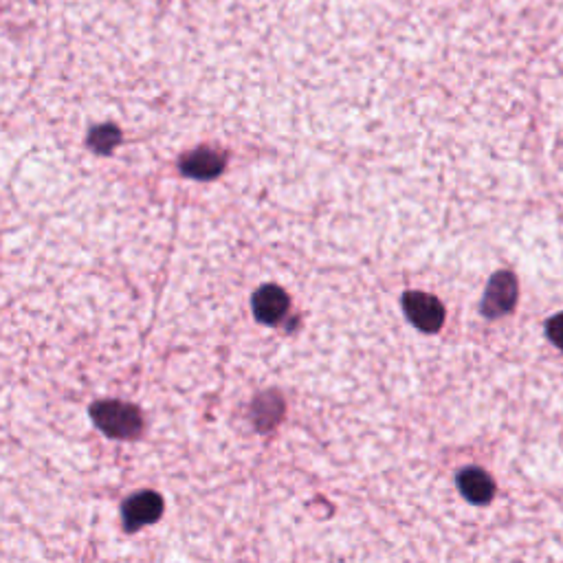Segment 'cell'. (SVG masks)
I'll use <instances>...</instances> for the list:
<instances>
[{
    "label": "cell",
    "instance_id": "9",
    "mask_svg": "<svg viewBox=\"0 0 563 563\" xmlns=\"http://www.w3.org/2000/svg\"><path fill=\"white\" fill-rule=\"evenodd\" d=\"M546 335H548V339L553 341V344H555L559 350H563V313L555 315V317L550 319V322L546 324Z\"/></svg>",
    "mask_w": 563,
    "mask_h": 563
},
{
    "label": "cell",
    "instance_id": "1",
    "mask_svg": "<svg viewBox=\"0 0 563 563\" xmlns=\"http://www.w3.org/2000/svg\"><path fill=\"white\" fill-rule=\"evenodd\" d=\"M93 423L102 429L108 438L132 440L143 432V416L139 407L124 401H99L91 405Z\"/></svg>",
    "mask_w": 563,
    "mask_h": 563
},
{
    "label": "cell",
    "instance_id": "7",
    "mask_svg": "<svg viewBox=\"0 0 563 563\" xmlns=\"http://www.w3.org/2000/svg\"><path fill=\"white\" fill-rule=\"evenodd\" d=\"M225 159L220 157L218 152L212 150H196L192 154H187L181 163L183 174L192 176V179H216V176L223 172Z\"/></svg>",
    "mask_w": 563,
    "mask_h": 563
},
{
    "label": "cell",
    "instance_id": "4",
    "mask_svg": "<svg viewBox=\"0 0 563 563\" xmlns=\"http://www.w3.org/2000/svg\"><path fill=\"white\" fill-rule=\"evenodd\" d=\"M163 515V498L154 491H139L121 506L124 528L128 533H135L139 528L159 522Z\"/></svg>",
    "mask_w": 563,
    "mask_h": 563
},
{
    "label": "cell",
    "instance_id": "3",
    "mask_svg": "<svg viewBox=\"0 0 563 563\" xmlns=\"http://www.w3.org/2000/svg\"><path fill=\"white\" fill-rule=\"evenodd\" d=\"M517 304V278L511 271L495 273L482 300V313L489 319L509 315Z\"/></svg>",
    "mask_w": 563,
    "mask_h": 563
},
{
    "label": "cell",
    "instance_id": "8",
    "mask_svg": "<svg viewBox=\"0 0 563 563\" xmlns=\"http://www.w3.org/2000/svg\"><path fill=\"white\" fill-rule=\"evenodd\" d=\"M282 414H284V403L278 392H267L262 394L260 399L253 401V423H256L262 432H267V429L278 425Z\"/></svg>",
    "mask_w": 563,
    "mask_h": 563
},
{
    "label": "cell",
    "instance_id": "6",
    "mask_svg": "<svg viewBox=\"0 0 563 563\" xmlns=\"http://www.w3.org/2000/svg\"><path fill=\"white\" fill-rule=\"evenodd\" d=\"M458 487L460 493L465 495V500L471 504H489L495 495V484L491 480L489 473H484L482 469H465L458 476Z\"/></svg>",
    "mask_w": 563,
    "mask_h": 563
},
{
    "label": "cell",
    "instance_id": "2",
    "mask_svg": "<svg viewBox=\"0 0 563 563\" xmlns=\"http://www.w3.org/2000/svg\"><path fill=\"white\" fill-rule=\"evenodd\" d=\"M403 308L410 322L423 333H438L445 324V308L434 295L410 291L403 297Z\"/></svg>",
    "mask_w": 563,
    "mask_h": 563
},
{
    "label": "cell",
    "instance_id": "5",
    "mask_svg": "<svg viewBox=\"0 0 563 563\" xmlns=\"http://www.w3.org/2000/svg\"><path fill=\"white\" fill-rule=\"evenodd\" d=\"M251 306H253V315H256L260 324L273 326V324H280L286 317V313H289L291 300L282 286L264 284L256 293H253Z\"/></svg>",
    "mask_w": 563,
    "mask_h": 563
}]
</instances>
